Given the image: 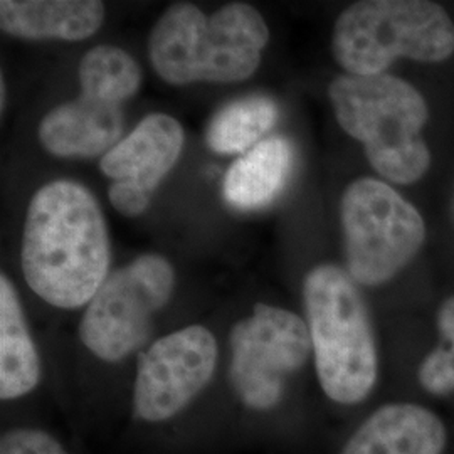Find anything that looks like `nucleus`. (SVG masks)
Here are the masks:
<instances>
[{
	"label": "nucleus",
	"instance_id": "21",
	"mask_svg": "<svg viewBox=\"0 0 454 454\" xmlns=\"http://www.w3.org/2000/svg\"><path fill=\"white\" fill-rule=\"evenodd\" d=\"M2 108L5 106V82H4V80H2Z\"/></svg>",
	"mask_w": 454,
	"mask_h": 454
},
{
	"label": "nucleus",
	"instance_id": "13",
	"mask_svg": "<svg viewBox=\"0 0 454 454\" xmlns=\"http://www.w3.org/2000/svg\"><path fill=\"white\" fill-rule=\"evenodd\" d=\"M105 5L95 0H2L0 27L22 39L82 41L101 27Z\"/></svg>",
	"mask_w": 454,
	"mask_h": 454
},
{
	"label": "nucleus",
	"instance_id": "1",
	"mask_svg": "<svg viewBox=\"0 0 454 454\" xmlns=\"http://www.w3.org/2000/svg\"><path fill=\"white\" fill-rule=\"evenodd\" d=\"M20 262L24 278L51 307H86L110 268V239L97 199L82 184L54 180L29 204Z\"/></svg>",
	"mask_w": 454,
	"mask_h": 454
},
{
	"label": "nucleus",
	"instance_id": "11",
	"mask_svg": "<svg viewBox=\"0 0 454 454\" xmlns=\"http://www.w3.org/2000/svg\"><path fill=\"white\" fill-rule=\"evenodd\" d=\"M444 422L431 409L394 403L375 409L343 444L340 454H442Z\"/></svg>",
	"mask_w": 454,
	"mask_h": 454
},
{
	"label": "nucleus",
	"instance_id": "6",
	"mask_svg": "<svg viewBox=\"0 0 454 454\" xmlns=\"http://www.w3.org/2000/svg\"><path fill=\"white\" fill-rule=\"evenodd\" d=\"M347 271L364 286L392 279L421 249V214L390 185L375 179L350 184L341 197Z\"/></svg>",
	"mask_w": 454,
	"mask_h": 454
},
{
	"label": "nucleus",
	"instance_id": "19",
	"mask_svg": "<svg viewBox=\"0 0 454 454\" xmlns=\"http://www.w3.org/2000/svg\"><path fill=\"white\" fill-rule=\"evenodd\" d=\"M0 454H71L46 429L34 426L9 427L0 436Z\"/></svg>",
	"mask_w": 454,
	"mask_h": 454
},
{
	"label": "nucleus",
	"instance_id": "2",
	"mask_svg": "<svg viewBox=\"0 0 454 454\" xmlns=\"http://www.w3.org/2000/svg\"><path fill=\"white\" fill-rule=\"evenodd\" d=\"M270 31L247 4H229L206 16L192 4L168 7L150 34V61L163 82H239L253 76Z\"/></svg>",
	"mask_w": 454,
	"mask_h": 454
},
{
	"label": "nucleus",
	"instance_id": "14",
	"mask_svg": "<svg viewBox=\"0 0 454 454\" xmlns=\"http://www.w3.org/2000/svg\"><path fill=\"white\" fill-rule=\"evenodd\" d=\"M292 167V145L279 137L266 138L231 165L223 182L224 200L239 211L261 209L283 191Z\"/></svg>",
	"mask_w": 454,
	"mask_h": 454
},
{
	"label": "nucleus",
	"instance_id": "18",
	"mask_svg": "<svg viewBox=\"0 0 454 454\" xmlns=\"http://www.w3.org/2000/svg\"><path fill=\"white\" fill-rule=\"evenodd\" d=\"M441 343L419 365L418 379L422 389L433 395H448L454 390V296L438 311Z\"/></svg>",
	"mask_w": 454,
	"mask_h": 454
},
{
	"label": "nucleus",
	"instance_id": "8",
	"mask_svg": "<svg viewBox=\"0 0 454 454\" xmlns=\"http://www.w3.org/2000/svg\"><path fill=\"white\" fill-rule=\"evenodd\" d=\"M174 283L170 262L159 254L140 256L108 275L84 309L78 328L82 345L103 362L125 360L145 343Z\"/></svg>",
	"mask_w": 454,
	"mask_h": 454
},
{
	"label": "nucleus",
	"instance_id": "9",
	"mask_svg": "<svg viewBox=\"0 0 454 454\" xmlns=\"http://www.w3.org/2000/svg\"><path fill=\"white\" fill-rule=\"evenodd\" d=\"M219 345L209 328L191 325L163 335L137 357L133 416L163 424L180 416L209 386Z\"/></svg>",
	"mask_w": 454,
	"mask_h": 454
},
{
	"label": "nucleus",
	"instance_id": "5",
	"mask_svg": "<svg viewBox=\"0 0 454 454\" xmlns=\"http://www.w3.org/2000/svg\"><path fill=\"white\" fill-rule=\"evenodd\" d=\"M332 51L354 76L382 74L397 58L438 63L454 52V24L424 0H364L335 22Z\"/></svg>",
	"mask_w": 454,
	"mask_h": 454
},
{
	"label": "nucleus",
	"instance_id": "12",
	"mask_svg": "<svg viewBox=\"0 0 454 454\" xmlns=\"http://www.w3.org/2000/svg\"><path fill=\"white\" fill-rule=\"evenodd\" d=\"M123 133L121 105L82 95L49 112L39 125V140L56 157L108 153Z\"/></svg>",
	"mask_w": 454,
	"mask_h": 454
},
{
	"label": "nucleus",
	"instance_id": "15",
	"mask_svg": "<svg viewBox=\"0 0 454 454\" xmlns=\"http://www.w3.org/2000/svg\"><path fill=\"white\" fill-rule=\"evenodd\" d=\"M41 358L14 285L0 276V399L29 395L41 382Z\"/></svg>",
	"mask_w": 454,
	"mask_h": 454
},
{
	"label": "nucleus",
	"instance_id": "7",
	"mask_svg": "<svg viewBox=\"0 0 454 454\" xmlns=\"http://www.w3.org/2000/svg\"><path fill=\"white\" fill-rule=\"evenodd\" d=\"M229 380L253 412H271L286 395L290 377L313 352L307 322L290 309L258 303L232 326Z\"/></svg>",
	"mask_w": 454,
	"mask_h": 454
},
{
	"label": "nucleus",
	"instance_id": "16",
	"mask_svg": "<svg viewBox=\"0 0 454 454\" xmlns=\"http://www.w3.org/2000/svg\"><path fill=\"white\" fill-rule=\"evenodd\" d=\"M278 106L266 97H247L226 105L207 129V145L215 153H243L258 145L264 133L273 129Z\"/></svg>",
	"mask_w": 454,
	"mask_h": 454
},
{
	"label": "nucleus",
	"instance_id": "17",
	"mask_svg": "<svg viewBox=\"0 0 454 454\" xmlns=\"http://www.w3.org/2000/svg\"><path fill=\"white\" fill-rule=\"evenodd\" d=\"M82 95L123 105L140 88L142 71L129 52L114 46H97L80 63Z\"/></svg>",
	"mask_w": 454,
	"mask_h": 454
},
{
	"label": "nucleus",
	"instance_id": "22",
	"mask_svg": "<svg viewBox=\"0 0 454 454\" xmlns=\"http://www.w3.org/2000/svg\"><path fill=\"white\" fill-rule=\"evenodd\" d=\"M453 212H454V209H453Z\"/></svg>",
	"mask_w": 454,
	"mask_h": 454
},
{
	"label": "nucleus",
	"instance_id": "20",
	"mask_svg": "<svg viewBox=\"0 0 454 454\" xmlns=\"http://www.w3.org/2000/svg\"><path fill=\"white\" fill-rule=\"evenodd\" d=\"M150 197L152 194L129 182H114L110 187L112 206L127 217H135L145 212L150 204Z\"/></svg>",
	"mask_w": 454,
	"mask_h": 454
},
{
	"label": "nucleus",
	"instance_id": "4",
	"mask_svg": "<svg viewBox=\"0 0 454 454\" xmlns=\"http://www.w3.org/2000/svg\"><path fill=\"white\" fill-rule=\"evenodd\" d=\"M328 97L341 129L364 144L369 162L384 179H421L431 153L421 133L427 106L416 88L389 74H345L330 84Z\"/></svg>",
	"mask_w": 454,
	"mask_h": 454
},
{
	"label": "nucleus",
	"instance_id": "3",
	"mask_svg": "<svg viewBox=\"0 0 454 454\" xmlns=\"http://www.w3.org/2000/svg\"><path fill=\"white\" fill-rule=\"evenodd\" d=\"M303 301L325 395L340 406L364 403L375 387L379 358L357 283L339 266H317L305 278Z\"/></svg>",
	"mask_w": 454,
	"mask_h": 454
},
{
	"label": "nucleus",
	"instance_id": "10",
	"mask_svg": "<svg viewBox=\"0 0 454 454\" xmlns=\"http://www.w3.org/2000/svg\"><path fill=\"white\" fill-rule=\"evenodd\" d=\"M184 130L168 114L145 116L130 135L103 155L101 172L114 182H129L152 194L179 160Z\"/></svg>",
	"mask_w": 454,
	"mask_h": 454
}]
</instances>
